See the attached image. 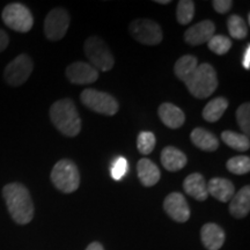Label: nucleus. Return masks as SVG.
I'll return each mask as SVG.
<instances>
[{
	"mask_svg": "<svg viewBox=\"0 0 250 250\" xmlns=\"http://www.w3.org/2000/svg\"><path fill=\"white\" fill-rule=\"evenodd\" d=\"M2 196L7 210L15 223L29 224L34 218V203L29 190L23 184L13 182L2 188Z\"/></svg>",
	"mask_w": 250,
	"mask_h": 250,
	"instance_id": "f257e3e1",
	"label": "nucleus"
},
{
	"mask_svg": "<svg viewBox=\"0 0 250 250\" xmlns=\"http://www.w3.org/2000/svg\"><path fill=\"white\" fill-rule=\"evenodd\" d=\"M50 120L59 132L66 137H76L81 131V120L71 99L56 101L50 108Z\"/></svg>",
	"mask_w": 250,
	"mask_h": 250,
	"instance_id": "f03ea898",
	"label": "nucleus"
},
{
	"mask_svg": "<svg viewBox=\"0 0 250 250\" xmlns=\"http://www.w3.org/2000/svg\"><path fill=\"white\" fill-rule=\"evenodd\" d=\"M188 90L196 99H206L218 88L217 72L211 64L203 62L198 65L189 78L184 81Z\"/></svg>",
	"mask_w": 250,
	"mask_h": 250,
	"instance_id": "7ed1b4c3",
	"label": "nucleus"
},
{
	"mask_svg": "<svg viewBox=\"0 0 250 250\" xmlns=\"http://www.w3.org/2000/svg\"><path fill=\"white\" fill-rule=\"evenodd\" d=\"M56 189L64 193H72L80 186V173L76 162L70 159H62L52 168L50 174Z\"/></svg>",
	"mask_w": 250,
	"mask_h": 250,
	"instance_id": "20e7f679",
	"label": "nucleus"
},
{
	"mask_svg": "<svg viewBox=\"0 0 250 250\" xmlns=\"http://www.w3.org/2000/svg\"><path fill=\"white\" fill-rule=\"evenodd\" d=\"M86 57L90 62L89 64L103 72L110 71L114 67L115 58L112 56L110 49L105 44L103 40L98 36H90L85 41L83 45Z\"/></svg>",
	"mask_w": 250,
	"mask_h": 250,
	"instance_id": "39448f33",
	"label": "nucleus"
},
{
	"mask_svg": "<svg viewBox=\"0 0 250 250\" xmlns=\"http://www.w3.org/2000/svg\"><path fill=\"white\" fill-rule=\"evenodd\" d=\"M80 100L90 110L105 116H114L120 110L117 100L105 92L87 88L81 93Z\"/></svg>",
	"mask_w": 250,
	"mask_h": 250,
	"instance_id": "423d86ee",
	"label": "nucleus"
},
{
	"mask_svg": "<svg viewBox=\"0 0 250 250\" xmlns=\"http://www.w3.org/2000/svg\"><path fill=\"white\" fill-rule=\"evenodd\" d=\"M4 23L18 33H28L34 26V18L29 8L20 2H12L2 9Z\"/></svg>",
	"mask_w": 250,
	"mask_h": 250,
	"instance_id": "0eeeda50",
	"label": "nucleus"
},
{
	"mask_svg": "<svg viewBox=\"0 0 250 250\" xmlns=\"http://www.w3.org/2000/svg\"><path fill=\"white\" fill-rule=\"evenodd\" d=\"M129 31L137 42L145 45H158L164 39L160 24L149 19L133 20L129 26Z\"/></svg>",
	"mask_w": 250,
	"mask_h": 250,
	"instance_id": "6e6552de",
	"label": "nucleus"
},
{
	"mask_svg": "<svg viewBox=\"0 0 250 250\" xmlns=\"http://www.w3.org/2000/svg\"><path fill=\"white\" fill-rule=\"evenodd\" d=\"M33 70L34 64L31 58L26 54H21L5 67L4 79L9 86L19 87L29 79Z\"/></svg>",
	"mask_w": 250,
	"mask_h": 250,
	"instance_id": "1a4fd4ad",
	"label": "nucleus"
},
{
	"mask_svg": "<svg viewBox=\"0 0 250 250\" xmlns=\"http://www.w3.org/2000/svg\"><path fill=\"white\" fill-rule=\"evenodd\" d=\"M70 14L65 8L57 7L49 12L44 21V33L46 39L57 42L66 35L70 27Z\"/></svg>",
	"mask_w": 250,
	"mask_h": 250,
	"instance_id": "9d476101",
	"label": "nucleus"
},
{
	"mask_svg": "<svg viewBox=\"0 0 250 250\" xmlns=\"http://www.w3.org/2000/svg\"><path fill=\"white\" fill-rule=\"evenodd\" d=\"M164 208L166 213L176 223H186L191 214L187 199L180 192H171L166 197Z\"/></svg>",
	"mask_w": 250,
	"mask_h": 250,
	"instance_id": "9b49d317",
	"label": "nucleus"
},
{
	"mask_svg": "<svg viewBox=\"0 0 250 250\" xmlns=\"http://www.w3.org/2000/svg\"><path fill=\"white\" fill-rule=\"evenodd\" d=\"M66 77L74 85H89L99 79V71L88 62H76L67 66Z\"/></svg>",
	"mask_w": 250,
	"mask_h": 250,
	"instance_id": "f8f14e48",
	"label": "nucleus"
},
{
	"mask_svg": "<svg viewBox=\"0 0 250 250\" xmlns=\"http://www.w3.org/2000/svg\"><path fill=\"white\" fill-rule=\"evenodd\" d=\"M215 26L210 20L193 24L184 33V40L189 45L197 46L208 43L215 35Z\"/></svg>",
	"mask_w": 250,
	"mask_h": 250,
	"instance_id": "ddd939ff",
	"label": "nucleus"
},
{
	"mask_svg": "<svg viewBox=\"0 0 250 250\" xmlns=\"http://www.w3.org/2000/svg\"><path fill=\"white\" fill-rule=\"evenodd\" d=\"M158 114L162 123L173 130L179 129L186 122V115H184L182 109L169 102H165L160 104Z\"/></svg>",
	"mask_w": 250,
	"mask_h": 250,
	"instance_id": "4468645a",
	"label": "nucleus"
},
{
	"mask_svg": "<svg viewBox=\"0 0 250 250\" xmlns=\"http://www.w3.org/2000/svg\"><path fill=\"white\" fill-rule=\"evenodd\" d=\"M183 189L187 195L198 202H204L208 197L206 181L204 176L199 173H192L187 176L183 182Z\"/></svg>",
	"mask_w": 250,
	"mask_h": 250,
	"instance_id": "2eb2a0df",
	"label": "nucleus"
},
{
	"mask_svg": "<svg viewBox=\"0 0 250 250\" xmlns=\"http://www.w3.org/2000/svg\"><path fill=\"white\" fill-rule=\"evenodd\" d=\"M208 186V195L214 197L218 201L227 203L235 195V187L229 180L223 179V177H213L206 183Z\"/></svg>",
	"mask_w": 250,
	"mask_h": 250,
	"instance_id": "dca6fc26",
	"label": "nucleus"
},
{
	"mask_svg": "<svg viewBox=\"0 0 250 250\" xmlns=\"http://www.w3.org/2000/svg\"><path fill=\"white\" fill-rule=\"evenodd\" d=\"M225 232L217 224H205L201 229V239L204 247L208 250H219L224 246Z\"/></svg>",
	"mask_w": 250,
	"mask_h": 250,
	"instance_id": "f3484780",
	"label": "nucleus"
},
{
	"mask_svg": "<svg viewBox=\"0 0 250 250\" xmlns=\"http://www.w3.org/2000/svg\"><path fill=\"white\" fill-rule=\"evenodd\" d=\"M137 173L140 183L144 187H153L160 181L161 174L160 169L154 162L149 160V159H140L137 164Z\"/></svg>",
	"mask_w": 250,
	"mask_h": 250,
	"instance_id": "a211bd4d",
	"label": "nucleus"
},
{
	"mask_svg": "<svg viewBox=\"0 0 250 250\" xmlns=\"http://www.w3.org/2000/svg\"><path fill=\"white\" fill-rule=\"evenodd\" d=\"M229 212L234 218H246L250 212V187L246 186L239 190L230 199Z\"/></svg>",
	"mask_w": 250,
	"mask_h": 250,
	"instance_id": "6ab92c4d",
	"label": "nucleus"
},
{
	"mask_svg": "<svg viewBox=\"0 0 250 250\" xmlns=\"http://www.w3.org/2000/svg\"><path fill=\"white\" fill-rule=\"evenodd\" d=\"M161 162L168 171H179L186 167L188 158L179 148L167 146L161 152Z\"/></svg>",
	"mask_w": 250,
	"mask_h": 250,
	"instance_id": "aec40b11",
	"label": "nucleus"
},
{
	"mask_svg": "<svg viewBox=\"0 0 250 250\" xmlns=\"http://www.w3.org/2000/svg\"><path fill=\"white\" fill-rule=\"evenodd\" d=\"M190 139L196 147L205 152H214L219 147V140L213 133L204 127H196L190 134Z\"/></svg>",
	"mask_w": 250,
	"mask_h": 250,
	"instance_id": "412c9836",
	"label": "nucleus"
},
{
	"mask_svg": "<svg viewBox=\"0 0 250 250\" xmlns=\"http://www.w3.org/2000/svg\"><path fill=\"white\" fill-rule=\"evenodd\" d=\"M228 108V101L223 96H219L211 100L208 104L205 105L204 110H203V118L206 122H210V123H214L218 122L223 117L225 111Z\"/></svg>",
	"mask_w": 250,
	"mask_h": 250,
	"instance_id": "4be33fe9",
	"label": "nucleus"
},
{
	"mask_svg": "<svg viewBox=\"0 0 250 250\" xmlns=\"http://www.w3.org/2000/svg\"><path fill=\"white\" fill-rule=\"evenodd\" d=\"M197 66H198V61H197L195 56L184 55L181 58L177 59V62H175V76L184 83V81L189 78L190 74L196 70Z\"/></svg>",
	"mask_w": 250,
	"mask_h": 250,
	"instance_id": "5701e85b",
	"label": "nucleus"
},
{
	"mask_svg": "<svg viewBox=\"0 0 250 250\" xmlns=\"http://www.w3.org/2000/svg\"><path fill=\"white\" fill-rule=\"evenodd\" d=\"M221 139L227 146L235 149V151L246 152L250 148L249 137L243 133H237L234 131H224L221 133Z\"/></svg>",
	"mask_w": 250,
	"mask_h": 250,
	"instance_id": "b1692460",
	"label": "nucleus"
},
{
	"mask_svg": "<svg viewBox=\"0 0 250 250\" xmlns=\"http://www.w3.org/2000/svg\"><path fill=\"white\" fill-rule=\"evenodd\" d=\"M227 28L229 35L235 40H243L248 36V24L240 15H230L227 19Z\"/></svg>",
	"mask_w": 250,
	"mask_h": 250,
	"instance_id": "393cba45",
	"label": "nucleus"
},
{
	"mask_svg": "<svg viewBox=\"0 0 250 250\" xmlns=\"http://www.w3.org/2000/svg\"><path fill=\"white\" fill-rule=\"evenodd\" d=\"M195 14V2L191 0H181L177 4L176 19L177 22L182 26L189 24L192 21Z\"/></svg>",
	"mask_w": 250,
	"mask_h": 250,
	"instance_id": "a878e982",
	"label": "nucleus"
},
{
	"mask_svg": "<svg viewBox=\"0 0 250 250\" xmlns=\"http://www.w3.org/2000/svg\"><path fill=\"white\" fill-rule=\"evenodd\" d=\"M228 171L235 175H245L250 171V158L246 155H237L226 162Z\"/></svg>",
	"mask_w": 250,
	"mask_h": 250,
	"instance_id": "bb28decb",
	"label": "nucleus"
},
{
	"mask_svg": "<svg viewBox=\"0 0 250 250\" xmlns=\"http://www.w3.org/2000/svg\"><path fill=\"white\" fill-rule=\"evenodd\" d=\"M208 49L211 50L212 52L218 56L226 55L228 51H229L230 48H232L233 43L230 39L224 36V35H214L212 39L208 42Z\"/></svg>",
	"mask_w": 250,
	"mask_h": 250,
	"instance_id": "cd10ccee",
	"label": "nucleus"
},
{
	"mask_svg": "<svg viewBox=\"0 0 250 250\" xmlns=\"http://www.w3.org/2000/svg\"><path fill=\"white\" fill-rule=\"evenodd\" d=\"M155 143L156 139L154 133L148 132V131H143L137 138V148H138L139 153H142L144 155L151 154L155 147Z\"/></svg>",
	"mask_w": 250,
	"mask_h": 250,
	"instance_id": "c85d7f7f",
	"label": "nucleus"
},
{
	"mask_svg": "<svg viewBox=\"0 0 250 250\" xmlns=\"http://www.w3.org/2000/svg\"><path fill=\"white\" fill-rule=\"evenodd\" d=\"M237 124L242 130L243 134L248 136L250 133V104L249 102L242 103L235 112Z\"/></svg>",
	"mask_w": 250,
	"mask_h": 250,
	"instance_id": "c756f323",
	"label": "nucleus"
},
{
	"mask_svg": "<svg viewBox=\"0 0 250 250\" xmlns=\"http://www.w3.org/2000/svg\"><path fill=\"white\" fill-rule=\"evenodd\" d=\"M127 171V161L126 159L123 158V156H120V158L116 159V161L114 162L111 168V176L112 179L120 181L123 179Z\"/></svg>",
	"mask_w": 250,
	"mask_h": 250,
	"instance_id": "7c9ffc66",
	"label": "nucleus"
},
{
	"mask_svg": "<svg viewBox=\"0 0 250 250\" xmlns=\"http://www.w3.org/2000/svg\"><path fill=\"white\" fill-rule=\"evenodd\" d=\"M212 6L219 14H226L232 8L233 1L232 0H214V1H212Z\"/></svg>",
	"mask_w": 250,
	"mask_h": 250,
	"instance_id": "2f4dec72",
	"label": "nucleus"
},
{
	"mask_svg": "<svg viewBox=\"0 0 250 250\" xmlns=\"http://www.w3.org/2000/svg\"><path fill=\"white\" fill-rule=\"evenodd\" d=\"M9 37L4 30L0 29V52H2L8 46Z\"/></svg>",
	"mask_w": 250,
	"mask_h": 250,
	"instance_id": "473e14b6",
	"label": "nucleus"
},
{
	"mask_svg": "<svg viewBox=\"0 0 250 250\" xmlns=\"http://www.w3.org/2000/svg\"><path fill=\"white\" fill-rule=\"evenodd\" d=\"M242 65H243V67L246 68V70H249V68H250V45L247 46L245 56H243Z\"/></svg>",
	"mask_w": 250,
	"mask_h": 250,
	"instance_id": "72a5a7b5",
	"label": "nucleus"
},
{
	"mask_svg": "<svg viewBox=\"0 0 250 250\" xmlns=\"http://www.w3.org/2000/svg\"><path fill=\"white\" fill-rule=\"evenodd\" d=\"M86 250H104V248H103V246L101 245V243L92 242L88 247H87Z\"/></svg>",
	"mask_w": 250,
	"mask_h": 250,
	"instance_id": "f704fd0d",
	"label": "nucleus"
},
{
	"mask_svg": "<svg viewBox=\"0 0 250 250\" xmlns=\"http://www.w3.org/2000/svg\"><path fill=\"white\" fill-rule=\"evenodd\" d=\"M156 4H160V5H168L170 4V0H155Z\"/></svg>",
	"mask_w": 250,
	"mask_h": 250,
	"instance_id": "c9c22d12",
	"label": "nucleus"
}]
</instances>
